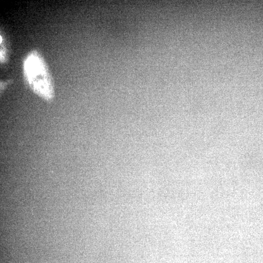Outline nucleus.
Listing matches in <instances>:
<instances>
[{"label": "nucleus", "instance_id": "1", "mask_svg": "<svg viewBox=\"0 0 263 263\" xmlns=\"http://www.w3.org/2000/svg\"><path fill=\"white\" fill-rule=\"evenodd\" d=\"M24 72L34 92L47 100L52 98L54 91L51 80L43 60L37 53H32L27 57Z\"/></svg>", "mask_w": 263, "mask_h": 263}]
</instances>
